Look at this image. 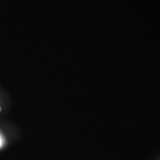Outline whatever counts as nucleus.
Listing matches in <instances>:
<instances>
[{"mask_svg":"<svg viewBox=\"0 0 160 160\" xmlns=\"http://www.w3.org/2000/svg\"><path fill=\"white\" fill-rule=\"evenodd\" d=\"M2 145H3V139H2V137L0 135V148L2 147Z\"/></svg>","mask_w":160,"mask_h":160,"instance_id":"1","label":"nucleus"}]
</instances>
